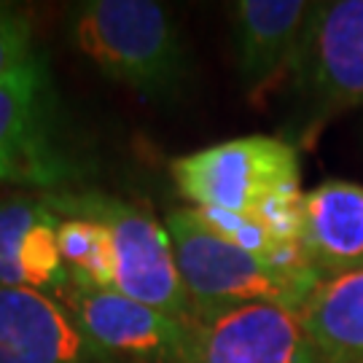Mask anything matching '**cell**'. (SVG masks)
<instances>
[{
	"label": "cell",
	"instance_id": "obj_1",
	"mask_svg": "<svg viewBox=\"0 0 363 363\" xmlns=\"http://www.w3.org/2000/svg\"><path fill=\"white\" fill-rule=\"evenodd\" d=\"M76 49L145 100L175 97L191 62L172 13L154 0H89L70 22Z\"/></svg>",
	"mask_w": 363,
	"mask_h": 363
},
{
	"label": "cell",
	"instance_id": "obj_2",
	"mask_svg": "<svg viewBox=\"0 0 363 363\" xmlns=\"http://www.w3.org/2000/svg\"><path fill=\"white\" fill-rule=\"evenodd\" d=\"M164 226L194 318L242 304H280L298 312L320 283L310 267H280L226 242L194 208L172 210Z\"/></svg>",
	"mask_w": 363,
	"mask_h": 363
},
{
	"label": "cell",
	"instance_id": "obj_3",
	"mask_svg": "<svg viewBox=\"0 0 363 363\" xmlns=\"http://www.w3.org/2000/svg\"><path fill=\"white\" fill-rule=\"evenodd\" d=\"M46 199L60 216H89L108 229L116 259V291L169 318H194L167 226L148 210L100 191L54 194Z\"/></svg>",
	"mask_w": 363,
	"mask_h": 363
},
{
	"label": "cell",
	"instance_id": "obj_4",
	"mask_svg": "<svg viewBox=\"0 0 363 363\" xmlns=\"http://www.w3.org/2000/svg\"><path fill=\"white\" fill-rule=\"evenodd\" d=\"M169 172L194 208L256 216L269 196L298 189V151L280 138L247 135L178 156Z\"/></svg>",
	"mask_w": 363,
	"mask_h": 363
},
{
	"label": "cell",
	"instance_id": "obj_5",
	"mask_svg": "<svg viewBox=\"0 0 363 363\" xmlns=\"http://www.w3.org/2000/svg\"><path fill=\"white\" fill-rule=\"evenodd\" d=\"M294 81L312 121L363 105V0L315 3Z\"/></svg>",
	"mask_w": 363,
	"mask_h": 363
},
{
	"label": "cell",
	"instance_id": "obj_6",
	"mask_svg": "<svg viewBox=\"0 0 363 363\" xmlns=\"http://www.w3.org/2000/svg\"><path fill=\"white\" fill-rule=\"evenodd\" d=\"M57 298L116 363H183L186 358L189 320L169 318L116 288H86L70 280Z\"/></svg>",
	"mask_w": 363,
	"mask_h": 363
},
{
	"label": "cell",
	"instance_id": "obj_7",
	"mask_svg": "<svg viewBox=\"0 0 363 363\" xmlns=\"http://www.w3.org/2000/svg\"><path fill=\"white\" fill-rule=\"evenodd\" d=\"M183 363H320L296 310L242 304L191 318Z\"/></svg>",
	"mask_w": 363,
	"mask_h": 363
},
{
	"label": "cell",
	"instance_id": "obj_8",
	"mask_svg": "<svg viewBox=\"0 0 363 363\" xmlns=\"http://www.w3.org/2000/svg\"><path fill=\"white\" fill-rule=\"evenodd\" d=\"M49 97L43 60L0 81V183L57 186L65 178L49 138Z\"/></svg>",
	"mask_w": 363,
	"mask_h": 363
},
{
	"label": "cell",
	"instance_id": "obj_9",
	"mask_svg": "<svg viewBox=\"0 0 363 363\" xmlns=\"http://www.w3.org/2000/svg\"><path fill=\"white\" fill-rule=\"evenodd\" d=\"M0 363H116L52 294L0 286Z\"/></svg>",
	"mask_w": 363,
	"mask_h": 363
},
{
	"label": "cell",
	"instance_id": "obj_10",
	"mask_svg": "<svg viewBox=\"0 0 363 363\" xmlns=\"http://www.w3.org/2000/svg\"><path fill=\"white\" fill-rule=\"evenodd\" d=\"M312 11L315 3L304 0H240L232 6L237 73L253 97L294 76Z\"/></svg>",
	"mask_w": 363,
	"mask_h": 363
},
{
	"label": "cell",
	"instance_id": "obj_11",
	"mask_svg": "<svg viewBox=\"0 0 363 363\" xmlns=\"http://www.w3.org/2000/svg\"><path fill=\"white\" fill-rule=\"evenodd\" d=\"M301 250L323 277L363 269V186L325 181L301 196Z\"/></svg>",
	"mask_w": 363,
	"mask_h": 363
},
{
	"label": "cell",
	"instance_id": "obj_12",
	"mask_svg": "<svg viewBox=\"0 0 363 363\" xmlns=\"http://www.w3.org/2000/svg\"><path fill=\"white\" fill-rule=\"evenodd\" d=\"M298 318L320 363H363V269L323 277Z\"/></svg>",
	"mask_w": 363,
	"mask_h": 363
},
{
	"label": "cell",
	"instance_id": "obj_13",
	"mask_svg": "<svg viewBox=\"0 0 363 363\" xmlns=\"http://www.w3.org/2000/svg\"><path fill=\"white\" fill-rule=\"evenodd\" d=\"M60 253L70 283L86 288H116V259L111 234L89 216H60Z\"/></svg>",
	"mask_w": 363,
	"mask_h": 363
},
{
	"label": "cell",
	"instance_id": "obj_14",
	"mask_svg": "<svg viewBox=\"0 0 363 363\" xmlns=\"http://www.w3.org/2000/svg\"><path fill=\"white\" fill-rule=\"evenodd\" d=\"M57 226H60V213L52 208L46 218H40L27 232L25 242H22V253H19L22 286L52 294V296H57L70 280L65 264H62V253H60Z\"/></svg>",
	"mask_w": 363,
	"mask_h": 363
},
{
	"label": "cell",
	"instance_id": "obj_15",
	"mask_svg": "<svg viewBox=\"0 0 363 363\" xmlns=\"http://www.w3.org/2000/svg\"><path fill=\"white\" fill-rule=\"evenodd\" d=\"M52 213V205L35 196H3L0 199V286H22L19 253L27 232Z\"/></svg>",
	"mask_w": 363,
	"mask_h": 363
},
{
	"label": "cell",
	"instance_id": "obj_16",
	"mask_svg": "<svg viewBox=\"0 0 363 363\" xmlns=\"http://www.w3.org/2000/svg\"><path fill=\"white\" fill-rule=\"evenodd\" d=\"M40 62L33 49V27L25 11L0 3V81Z\"/></svg>",
	"mask_w": 363,
	"mask_h": 363
}]
</instances>
